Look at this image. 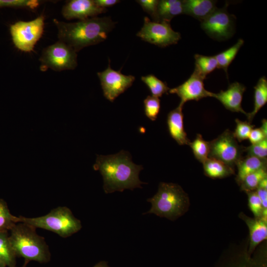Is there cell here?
I'll use <instances>...</instances> for the list:
<instances>
[{
    "instance_id": "obj_19",
    "label": "cell",
    "mask_w": 267,
    "mask_h": 267,
    "mask_svg": "<svg viewBox=\"0 0 267 267\" xmlns=\"http://www.w3.org/2000/svg\"><path fill=\"white\" fill-rule=\"evenodd\" d=\"M181 14H183L182 0H159L157 7L158 22L170 23L173 18Z\"/></svg>"
},
{
    "instance_id": "obj_16",
    "label": "cell",
    "mask_w": 267,
    "mask_h": 267,
    "mask_svg": "<svg viewBox=\"0 0 267 267\" xmlns=\"http://www.w3.org/2000/svg\"><path fill=\"white\" fill-rule=\"evenodd\" d=\"M182 108L179 104L168 113L167 119L169 134L180 145H189L190 142L184 129Z\"/></svg>"
},
{
    "instance_id": "obj_11",
    "label": "cell",
    "mask_w": 267,
    "mask_h": 267,
    "mask_svg": "<svg viewBox=\"0 0 267 267\" xmlns=\"http://www.w3.org/2000/svg\"><path fill=\"white\" fill-rule=\"evenodd\" d=\"M104 97L111 102L129 88L135 80V77L126 75L121 70L116 71L111 68L110 62L104 71L98 72Z\"/></svg>"
},
{
    "instance_id": "obj_26",
    "label": "cell",
    "mask_w": 267,
    "mask_h": 267,
    "mask_svg": "<svg viewBox=\"0 0 267 267\" xmlns=\"http://www.w3.org/2000/svg\"><path fill=\"white\" fill-rule=\"evenodd\" d=\"M188 145L191 148L195 158L202 164L209 158L210 142L205 140L200 134H197Z\"/></svg>"
},
{
    "instance_id": "obj_29",
    "label": "cell",
    "mask_w": 267,
    "mask_h": 267,
    "mask_svg": "<svg viewBox=\"0 0 267 267\" xmlns=\"http://www.w3.org/2000/svg\"><path fill=\"white\" fill-rule=\"evenodd\" d=\"M144 111L146 116L152 121L156 120L160 109L159 98L148 95L143 100Z\"/></svg>"
},
{
    "instance_id": "obj_4",
    "label": "cell",
    "mask_w": 267,
    "mask_h": 267,
    "mask_svg": "<svg viewBox=\"0 0 267 267\" xmlns=\"http://www.w3.org/2000/svg\"><path fill=\"white\" fill-rule=\"evenodd\" d=\"M150 209L144 214H153L175 221L188 210L190 201L187 193L178 184L161 182L157 192L147 200Z\"/></svg>"
},
{
    "instance_id": "obj_33",
    "label": "cell",
    "mask_w": 267,
    "mask_h": 267,
    "mask_svg": "<svg viewBox=\"0 0 267 267\" xmlns=\"http://www.w3.org/2000/svg\"><path fill=\"white\" fill-rule=\"evenodd\" d=\"M248 197V205L255 218L263 216V208L260 198L256 190L246 192Z\"/></svg>"
},
{
    "instance_id": "obj_24",
    "label": "cell",
    "mask_w": 267,
    "mask_h": 267,
    "mask_svg": "<svg viewBox=\"0 0 267 267\" xmlns=\"http://www.w3.org/2000/svg\"><path fill=\"white\" fill-rule=\"evenodd\" d=\"M141 80L148 88L151 95L158 98L164 94L168 93L170 89L166 82L160 80L153 74L142 76Z\"/></svg>"
},
{
    "instance_id": "obj_39",
    "label": "cell",
    "mask_w": 267,
    "mask_h": 267,
    "mask_svg": "<svg viewBox=\"0 0 267 267\" xmlns=\"http://www.w3.org/2000/svg\"><path fill=\"white\" fill-rule=\"evenodd\" d=\"M0 267H7L4 264L0 262Z\"/></svg>"
},
{
    "instance_id": "obj_10",
    "label": "cell",
    "mask_w": 267,
    "mask_h": 267,
    "mask_svg": "<svg viewBox=\"0 0 267 267\" xmlns=\"http://www.w3.org/2000/svg\"><path fill=\"white\" fill-rule=\"evenodd\" d=\"M235 19L234 15L227 12L226 7L217 8L201 21V26L209 37L217 40H225L234 33Z\"/></svg>"
},
{
    "instance_id": "obj_31",
    "label": "cell",
    "mask_w": 267,
    "mask_h": 267,
    "mask_svg": "<svg viewBox=\"0 0 267 267\" xmlns=\"http://www.w3.org/2000/svg\"><path fill=\"white\" fill-rule=\"evenodd\" d=\"M236 128L233 133L235 139L239 142L248 138L254 126L247 121H241L238 119L235 120Z\"/></svg>"
},
{
    "instance_id": "obj_6",
    "label": "cell",
    "mask_w": 267,
    "mask_h": 267,
    "mask_svg": "<svg viewBox=\"0 0 267 267\" xmlns=\"http://www.w3.org/2000/svg\"><path fill=\"white\" fill-rule=\"evenodd\" d=\"M40 61L42 71L48 68L56 71L73 70L78 64L77 52L60 41L44 48Z\"/></svg>"
},
{
    "instance_id": "obj_38",
    "label": "cell",
    "mask_w": 267,
    "mask_h": 267,
    "mask_svg": "<svg viewBox=\"0 0 267 267\" xmlns=\"http://www.w3.org/2000/svg\"><path fill=\"white\" fill-rule=\"evenodd\" d=\"M93 267H110L105 261H101L96 264Z\"/></svg>"
},
{
    "instance_id": "obj_21",
    "label": "cell",
    "mask_w": 267,
    "mask_h": 267,
    "mask_svg": "<svg viewBox=\"0 0 267 267\" xmlns=\"http://www.w3.org/2000/svg\"><path fill=\"white\" fill-rule=\"evenodd\" d=\"M267 102V79L266 77L260 78L254 87V106L252 112L248 113L247 117L251 123L255 116Z\"/></svg>"
},
{
    "instance_id": "obj_5",
    "label": "cell",
    "mask_w": 267,
    "mask_h": 267,
    "mask_svg": "<svg viewBox=\"0 0 267 267\" xmlns=\"http://www.w3.org/2000/svg\"><path fill=\"white\" fill-rule=\"evenodd\" d=\"M18 217L19 222L27 223L36 229L42 228L53 232L63 238L71 236L82 227L81 221L66 206L56 207L41 217Z\"/></svg>"
},
{
    "instance_id": "obj_25",
    "label": "cell",
    "mask_w": 267,
    "mask_h": 267,
    "mask_svg": "<svg viewBox=\"0 0 267 267\" xmlns=\"http://www.w3.org/2000/svg\"><path fill=\"white\" fill-rule=\"evenodd\" d=\"M194 59L195 65L194 69L205 78L208 74L218 68V62L215 56L196 54L194 55Z\"/></svg>"
},
{
    "instance_id": "obj_12",
    "label": "cell",
    "mask_w": 267,
    "mask_h": 267,
    "mask_svg": "<svg viewBox=\"0 0 267 267\" xmlns=\"http://www.w3.org/2000/svg\"><path fill=\"white\" fill-rule=\"evenodd\" d=\"M205 79L194 69L187 80L178 86L170 89L169 92L177 94L180 99L179 104L182 106L188 101H198L203 98L212 97L213 92L204 88Z\"/></svg>"
},
{
    "instance_id": "obj_13",
    "label": "cell",
    "mask_w": 267,
    "mask_h": 267,
    "mask_svg": "<svg viewBox=\"0 0 267 267\" xmlns=\"http://www.w3.org/2000/svg\"><path fill=\"white\" fill-rule=\"evenodd\" d=\"M106 10L99 7L94 0H71L63 5L61 13L67 20H82L96 17Z\"/></svg>"
},
{
    "instance_id": "obj_20",
    "label": "cell",
    "mask_w": 267,
    "mask_h": 267,
    "mask_svg": "<svg viewBox=\"0 0 267 267\" xmlns=\"http://www.w3.org/2000/svg\"><path fill=\"white\" fill-rule=\"evenodd\" d=\"M203 165L205 174L212 178H223L234 173L233 168L214 158H208Z\"/></svg>"
},
{
    "instance_id": "obj_1",
    "label": "cell",
    "mask_w": 267,
    "mask_h": 267,
    "mask_svg": "<svg viewBox=\"0 0 267 267\" xmlns=\"http://www.w3.org/2000/svg\"><path fill=\"white\" fill-rule=\"evenodd\" d=\"M93 168L102 175L106 194L141 188L142 184L146 183L139 178L142 166L134 163L130 153L124 150L112 155H97Z\"/></svg>"
},
{
    "instance_id": "obj_27",
    "label": "cell",
    "mask_w": 267,
    "mask_h": 267,
    "mask_svg": "<svg viewBox=\"0 0 267 267\" xmlns=\"http://www.w3.org/2000/svg\"><path fill=\"white\" fill-rule=\"evenodd\" d=\"M19 222V217L13 215L6 202L0 198V231H9Z\"/></svg>"
},
{
    "instance_id": "obj_17",
    "label": "cell",
    "mask_w": 267,
    "mask_h": 267,
    "mask_svg": "<svg viewBox=\"0 0 267 267\" xmlns=\"http://www.w3.org/2000/svg\"><path fill=\"white\" fill-rule=\"evenodd\" d=\"M216 3L213 0H183V14L202 21L217 8Z\"/></svg>"
},
{
    "instance_id": "obj_40",
    "label": "cell",
    "mask_w": 267,
    "mask_h": 267,
    "mask_svg": "<svg viewBox=\"0 0 267 267\" xmlns=\"http://www.w3.org/2000/svg\"><path fill=\"white\" fill-rule=\"evenodd\" d=\"M28 263V262H25V263H24V265L22 267H26V265H27V264Z\"/></svg>"
},
{
    "instance_id": "obj_22",
    "label": "cell",
    "mask_w": 267,
    "mask_h": 267,
    "mask_svg": "<svg viewBox=\"0 0 267 267\" xmlns=\"http://www.w3.org/2000/svg\"><path fill=\"white\" fill-rule=\"evenodd\" d=\"M16 257L10 243L9 231H0V262L7 267H16Z\"/></svg>"
},
{
    "instance_id": "obj_37",
    "label": "cell",
    "mask_w": 267,
    "mask_h": 267,
    "mask_svg": "<svg viewBox=\"0 0 267 267\" xmlns=\"http://www.w3.org/2000/svg\"><path fill=\"white\" fill-rule=\"evenodd\" d=\"M265 134L267 136V121L266 119H263L262 122V126L260 127Z\"/></svg>"
},
{
    "instance_id": "obj_28",
    "label": "cell",
    "mask_w": 267,
    "mask_h": 267,
    "mask_svg": "<svg viewBox=\"0 0 267 267\" xmlns=\"http://www.w3.org/2000/svg\"><path fill=\"white\" fill-rule=\"evenodd\" d=\"M266 178L267 168L261 169L245 178L240 184L241 189L246 192L255 191L258 187L261 181Z\"/></svg>"
},
{
    "instance_id": "obj_35",
    "label": "cell",
    "mask_w": 267,
    "mask_h": 267,
    "mask_svg": "<svg viewBox=\"0 0 267 267\" xmlns=\"http://www.w3.org/2000/svg\"><path fill=\"white\" fill-rule=\"evenodd\" d=\"M266 138H267V136L265 134L260 128L253 129L248 137L252 144L259 143Z\"/></svg>"
},
{
    "instance_id": "obj_23",
    "label": "cell",
    "mask_w": 267,
    "mask_h": 267,
    "mask_svg": "<svg viewBox=\"0 0 267 267\" xmlns=\"http://www.w3.org/2000/svg\"><path fill=\"white\" fill-rule=\"evenodd\" d=\"M244 43L243 39H239L232 46L215 55L218 62V68L223 69L226 73L227 77L228 67L236 57Z\"/></svg>"
},
{
    "instance_id": "obj_15",
    "label": "cell",
    "mask_w": 267,
    "mask_h": 267,
    "mask_svg": "<svg viewBox=\"0 0 267 267\" xmlns=\"http://www.w3.org/2000/svg\"><path fill=\"white\" fill-rule=\"evenodd\" d=\"M239 217L247 224L250 235L249 249L252 253L256 247L267 238V217L261 216L251 218L243 213H240Z\"/></svg>"
},
{
    "instance_id": "obj_9",
    "label": "cell",
    "mask_w": 267,
    "mask_h": 267,
    "mask_svg": "<svg viewBox=\"0 0 267 267\" xmlns=\"http://www.w3.org/2000/svg\"><path fill=\"white\" fill-rule=\"evenodd\" d=\"M136 36L142 40L160 47H166L178 43L180 39L179 33L173 30L170 23L154 22L145 16L142 27Z\"/></svg>"
},
{
    "instance_id": "obj_32",
    "label": "cell",
    "mask_w": 267,
    "mask_h": 267,
    "mask_svg": "<svg viewBox=\"0 0 267 267\" xmlns=\"http://www.w3.org/2000/svg\"><path fill=\"white\" fill-rule=\"evenodd\" d=\"M245 151L247 153L248 156L267 159V138L259 143L251 144L248 147H245Z\"/></svg>"
},
{
    "instance_id": "obj_36",
    "label": "cell",
    "mask_w": 267,
    "mask_h": 267,
    "mask_svg": "<svg viewBox=\"0 0 267 267\" xmlns=\"http://www.w3.org/2000/svg\"><path fill=\"white\" fill-rule=\"evenodd\" d=\"M95 3L100 7L105 8L110 7L120 2L118 0H94Z\"/></svg>"
},
{
    "instance_id": "obj_7",
    "label": "cell",
    "mask_w": 267,
    "mask_h": 267,
    "mask_svg": "<svg viewBox=\"0 0 267 267\" xmlns=\"http://www.w3.org/2000/svg\"><path fill=\"white\" fill-rule=\"evenodd\" d=\"M44 16L41 14L29 21H19L10 26V32L15 46L24 52L32 51L41 38L44 28Z\"/></svg>"
},
{
    "instance_id": "obj_34",
    "label": "cell",
    "mask_w": 267,
    "mask_h": 267,
    "mask_svg": "<svg viewBox=\"0 0 267 267\" xmlns=\"http://www.w3.org/2000/svg\"><path fill=\"white\" fill-rule=\"evenodd\" d=\"M136 1L141 6L143 10L149 14L153 21L158 22L157 17L158 0H137Z\"/></svg>"
},
{
    "instance_id": "obj_3",
    "label": "cell",
    "mask_w": 267,
    "mask_h": 267,
    "mask_svg": "<svg viewBox=\"0 0 267 267\" xmlns=\"http://www.w3.org/2000/svg\"><path fill=\"white\" fill-rule=\"evenodd\" d=\"M11 247L16 257L25 262L36 261L46 263L51 254L45 239L36 232V228L22 222L17 223L9 231Z\"/></svg>"
},
{
    "instance_id": "obj_8",
    "label": "cell",
    "mask_w": 267,
    "mask_h": 267,
    "mask_svg": "<svg viewBox=\"0 0 267 267\" xmlns=\"http://www.w3.org/2000/svg\"><path fill=\"white\" fill-rule=\"evenodd\" d=\"M244 151L245 147L238 144L233 133L226 130L210 142L209 158L219 160L234 169L242 158Z\"/></svg>"
},
{
    "instance_id": "obj_18",
    "label": "cell",
    "mask_w": 267,
    "mask_h": 267,
    "mask_svg": "<svg viewBox=\"0 0 267 267\" xmlns=\"http://www.w3.org/2000/svg\"><path fill=\"white\" fill-rule=\"evenodd\" d=\"M236 166L238 168L236 181L240 184L249 174L261 169L267 168V159L247 155L245 158H242Z\"/></svg>"
},
{
    "instance_id": "obj_30",
    "label": "cell",
    "mask_w": 267,
    "mask_h": 267,
    "mask_svg": "<svg viewBox=\"0 0 267 267\" xmlns=\"http://www.w3.org/2000/svg\"><path fill=\"white\" fill-rule=\"evenodd\" d=\"M41 2L38 0H0V8L10 7L34 10L40 5Z\"/></svg>"
},
{
    "instance_id": "obj_14",
    "label": "cell",
    "mask_w": 267,
    "mask_h": 267,
    "mask_svg": "<svg viewBox=\"0 0 267 267\" xmlns=\"http://www.w3.org/2000/svg\"><path fill=\"white\" fill-rule=\"evenodd\" d=\"M246 87L242 84L235 82L230 84L225 90L212 93V97L219 100L227 110L232 112H241L247 116L242 108L243 95Z\"/></svg>"
},
{
    "instance_id": "obj_2",
    "label": "cell",
    "mask_w": 267,
    "mask_h": 267,
    "mask_svg": "<svg viewBox=\"0 0 267 267\" xmlns=\"http://www.w3.org/2000/svg\"><path fill=\"white\" fill-rule=\"evenodd\" d=\"M53 23L57 29L59 41L77 52L105 41L116 24L110 17H94L69 23L54 19Z\"/></svg>"
}]
</instances>
